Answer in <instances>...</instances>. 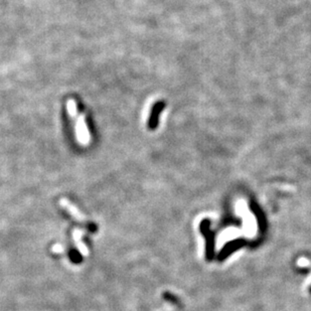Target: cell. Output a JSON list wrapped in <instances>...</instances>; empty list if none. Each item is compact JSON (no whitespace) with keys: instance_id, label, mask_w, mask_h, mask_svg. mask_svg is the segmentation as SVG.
Wrapping results in <instances>:
<instances>
[{"instance_id":"1","label":"cell","mask_w":311,"mask_h":311,"mask_svg":"<svg viewBox=\"0 0 311 311\" xmlns=\"http://www.w3.org/2000/svg\"><path fill=\"white\" fill-rule=\"evenodd\" d=\"M61 204L65 207V209L67 210V212L78 221V223H80V224H82L83 226H85L89 231L92 232V233H94V232L97 231V226H96L94 223H92V221L87 220L84 218V216L77 210V207L73 206L68 200L63 199V200L61 201Z\"/></svg>"},{"instance_id":"2","label":"cell","mask_w":311,"mask_h":311,"mask_svg":"<svg viewBox=\"0 0 311 311\" xmlns=\"http://www.w3.org/2000/svg\"><path fill=\"white\" fill-rule=\"evenodd\" d=\"M73 119L76 120V134H77V138L79 140V142H81L82 144H87L90 142L91 136H90V132H89L88 129V125L86 123V119L84 115H80V116H76L73 117Z\"/></svg>"},{"instance_id":"3","label":"cell","mask_w":311,"mask_h":311,"mask_svg":"<svg viewBox=\"0 0 311 311\" xmlns=\"http://www.w3.org/2000/svg\"><path fill=\"white\" fill-rule=\"evenodd\" d=\"M69 258L70 260L73 263V264H80L83 261V257L82 254L78 250H70L69 252Z\"/></svg>"}]
</instances>
